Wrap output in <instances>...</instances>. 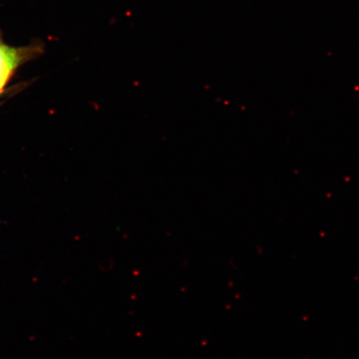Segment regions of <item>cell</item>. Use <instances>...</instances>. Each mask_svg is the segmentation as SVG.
Returning <instances> with one entry per match:
<instances>
[{"label":"cell","instance_id":"obj_1","mask_svg":"<svg viewBox=\"0 0 359 359\" xmlns=\"http://www.w3.org/2000/svg\"><path fill=\"white\" fill-rule=\"evenodd\" d=\"M43 52L40 44L15 47L4 42L0 33V96L18 69L25 62L34 60Z\"/></svg>","mask_w":359,"mask_h":359}]
</instances>
